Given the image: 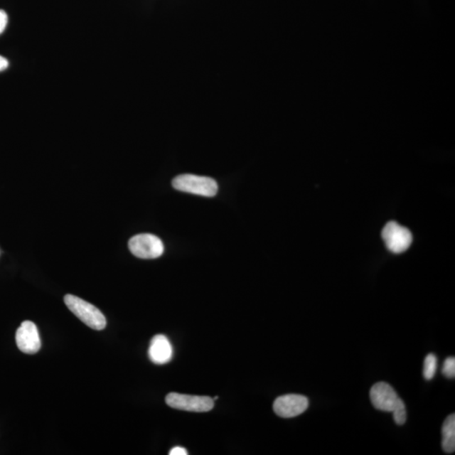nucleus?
Masks as SVG:
<instances>
[{"mask_svg": "<svg viewBox=\"0 0 455 455\" xmlns=\"http://www.w3.org/2000/svg\"><path fill=\"white\" fill-rule=\"evenodd\" d=\"M309 407V400L301 395L289 394L277 398L273 410L277 416L292 418L301 415Z\"/></svg>", "mask_w": 455, "mask_h": 455, "instance_id": "obj_6", "label": "nucleus"}, {"mask_svg": "<svg viewBox=\"0 0 455 455\" xmlns=\"http://www.w3.org/2000/svg\"><path fill=\"white\" fill-rule=\"evenodd\" d=\"M400 400L393 387L385 382L373 385L370 390L373 406L380 411L393 412Z\"/></svg>", "mask_w": 455, "mask_h": 455, "instance_id": "obj_7", "label": "nucleus"}, {"mask_svg": "<svg viewBox=\"0 0 455 455\" xmlns=\"http://www.w3.org/2000/svg\"><path fill=\"white\" fill-rule=\"evenodd\" d=\"M16 340L17 347L22 353L35 354L41 348L39 332L33 322H22L16 331Z\"/></svg>", "mask_w": 455, "mask_h": 455, "instance_id": "obj_8", "label": "nucleus"}, {"mask_svg": "<svg viewBox=\"0 0 455 455\" xmlns=\"http://www.w3.org/2000/svg\"><path fill=\"white\" fill-rule=\"evenodd\" d=\"M172 186L180 192L208 198L215 197L218 191V186L215 180L210 178V177L192 174L176 176L172 181Z\"/></svg>", "mask_w": 455, "mask_h": 455, "instance_id": "obj_2", "label": "nucleus"}, {"mask_svg": "<svg viewBox=\"0 0 455 455\" xmlns=\"http://www.w3.org/2000/svg\"><path fill=\"white\" fill-rule=\"evenodd\" d=\"M166 402L172 408L186 412H207L215 407V400L211 397L179 393H170Z\"/></svg>", "mask_w": 455, "mask_h": 455, "instance_id": "obj_4", "label": "nucleus"}, {"mask_svg": "<svg viewBox=\"0 0 455 455\" xmlns=\"http://www.w3.org/2000/svg\"><path fill=\"white\" fill-rule=\"evenodd\" d=\"M149 357L154 363L166 364L171 360L173 357V348L169 339L164 335L154 336L150 341L149 348Z\"/></svg>", "mask_w": 455, "mask_h": 455, "instance_id": "obj_9", "label": "nucleus"}, {"mask_svg": "<svg viewBox=\"0 0 455 455\" xmlns=\"http://www.w3.org/2000/svg\"><path fill=\"white\" fill-rule=\"evenodd\" d=\"M170 455H188V452L184 448L181 447V446H177V447L173 448L169 453Z\"/></svg>", "mask_w": 455, "mask_h": 455, "instance_id": "obj_15", "label": "nucleus"}, {"mask_svg": "<svg viewBox=\"0 0 455 455\" xmlns=\"http://www.w3.org/2000/svg\"><path fill=\"white\" fill-rule=\"evenodd\" d=\"M382 237L386 247L395 254L406 252L412 242L411 232L406 227L400 225L394 221L388 223L385 226L382 231Z\"/></svg>", "mask_w": 455, "mask_h": 455, "instance_id": "obj_5", "label": "nucleus"}, {"mask_svg": "<svg viewBox=\"0 0 455 455\" xmlns=\"http://www.w3.org/2000/svg\"><path fill=\"white\" fill-rule=\"evenodd\" d=\"M393 417L395 423L398 425H403L407 422V410L402 400H400L397 408L395 409Z\"/></svg>", "mask_w": 455, "mask_h": 455, "instance_id": "obj_12", "label": "nucleus"}, {"mask_svg": "<svg viewBox=\"0 0 455 455\" xmlns=\"http://www.w3.org/2000/svg\"><path fill=\"white\" fill-rule=\"evenodd\" d=\"M130 252L141 259H156L161 257L165 247L156 235L140 234L131 238L129 242Z\"/></svg>", "mask_w": 455, "mask_h": 455, "instance_id": "obj_3", "label": "nucleus"}, {"mask_svg": "<svg viewBox=\"0 0 455 455\" xmlns=\"http://www.w3.org/2000/svg\"><path fill=\"white\" fill-rule=\"evenodd\" d=\"M8 24V16L6 11L0 10V35L6 30Z\"/></svg>", "mask_w": 455, "mask_h": 455, "instance_id": "obj_14", "label": "nucleus"}, {"mask_svg": "<svg viewBox=\"0 0 455 455\" xmlns=\"http://www.w3.org/2000/svg\"><path fill=\"white\" fill-rule=\"evenodd\" d=\"M437 370H438V358L434 353H430L425 358L423 376L427 380H431L434 379Z\"/></svg>", "mask_w": 455, "mask_h": 455, "instance_id": "obj_11", "label": "nucleus"}, {"mask_svg": "<svg viewBox=\"0 0 455 455\" xmlns=\"http://www.w3.org/2000/svg\"><path fill=\"white\" fill-rule=\"evenodd\" d=\"M443 449L446 453L452 454L455 450V415L446 418L442 429Z\"/></svg>", "mask_w": 455, "mask_h": 455, "instance_id": "obj_10", "label": "nucleus"}, {"mask_svg": "<svg viewBox=\"0 0 455 455\" xmlns=\"http://www.w3.org/2000/svg\"><path fill=\"white\" fill-rule=\"evenodd\" d=\"M443 375L449 379H454L455 376V358L449 357L444 363Z\"/></svg>", "mask_w": 455, "mask_h": 455, "instance_id": "obj_13", "label": "nucleus"}, {"mask_svg": "<svg viewBox=\"0 0 455 455\" xmlns=\"http://www.w3.org/2000/svg\"><path fill=\"white\" fill-rule=\"evenodd\" d=\"M9 67V61L6 58L0 56V72L6 70Z\"/></svg>", "mask_w": 455, "mask_h": 455, "instance_id": "obj_16", "label": "nucleus"}, {"mask_svg": "<svg viewBox=\"0 0 455 455\" xmlns=\"http://www.w3.org/2000/svg\"><path fill=\"white\" fill-rule=\"evenodd\" d=\"M66 306L72 313L94 330L102 331L106 328V317L97 307L85 301L75 295L67 294L65 297Z\"/></svg>", "mask_w": 455, "mask_h": 455, "instance_id": "obj_1", "label": "nucleus"}]
</instances>
